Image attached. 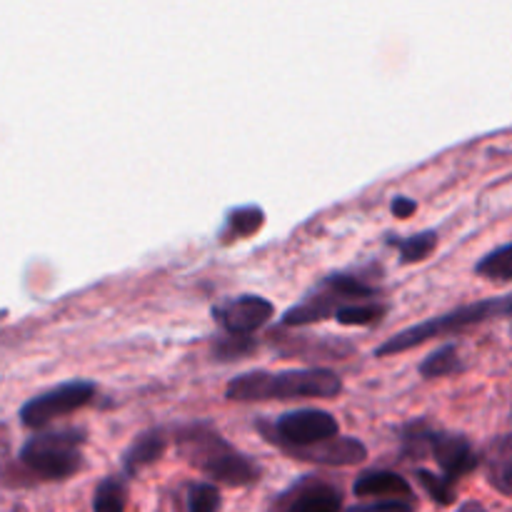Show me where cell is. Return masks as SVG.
<instances>
[{
    "instance_id": "cell-1",
    "label": "cell",
    "mask_w": 512,
    "mask_h": 512,
    "mask_svg": "<svg viewBox=\"0 0 512 512\" xmlns=\"http://www.w3.org/2000/svg\"><path fill=\"white\" fill-rule=\"evenodd\" d=\"M170 438H173L180 458L200 470L213 485L250 488L263 475L258 460L240 453L230 440L220 435V430L210 420H190V423L175 425L170 428Z\"/></svg>"
},
{
    "instance_id": "cell-8",
    "label": "cell",
    "mask_w": 512,
    "mask_h": 512,
    "mask_svg": "<svg viewBox=\"0 0 512 512\" xmlns=\"http://www.w3.org/2000/svg\"><path fill=\"white\" fill-rule=\"evenodd\" d=\"M95 393H98V385L93 380H65V383L30 398L20 408V423L28 430H43L53 420L65 418V415L93 403Z\"/></svg>"
},
{
    "instance_id": "cell-19",
    "label": "cell",
    "mask_w": 512,
    "mask_h": 512,
    "mask_svg": "<svg viewBox=\"0 0 512 512\" xmlns=\"http://www.w3.org/2000/svg\"><path fill=\"white\" fill-rule=\"evenodd\" d=\"M388 315V305L370 300V303H350L345 308L335 310V323L345 325V328H370L378 325L380 320Z\"/></svg>"
},
{
    "instance_id": "cell-16",
    "label": "cell",
    "mask_w": 512,
    "mask_h": 512,
    "mask_svg": "<svg viewBox=\"0 0 512 512\" xmlns=\"http://www.w3.org/2000/svg\"><path fill=\"white\" fill-rule=\"evenodd\" d=\"M390 248H398L400 265H413L423 263L428 255H433V250L438 248V230H423V233L408 235V238H400V235H388Z\"/></svg>"
},
{
    "instance_id": "cell-3",
    "label": "cell",
    "mask_w": 512,
    "mask_h": 512,
    "mask_svg": "<svg viewBox=\"0 0 512 512\" xmlns=\"http://www.w3.org/2000/svg\"><path fill=\"white\" fill-rule=\"evenodd\" d=\"M88 433L83 428L40 430L20 448L18 460L33 483H60L83 470V445Z\"/></svg>"
},
{
    "instance_id": "cell-6",
    "label": "cell",
    "mask_w": 512,
    "mask_h": 512,
    "mask_svg": "<svg viewBox=\"0 0 512 512\" xmlns=\"http://www.w3.org/2000/svg\"><path fill=\"white\" fill-rule=\"evenodd\" d=\"M378 295V285L365 283L355 273H333L320 280L298 305L285 310L280 325L283 328H303V325L323 323V320L333 318L335 310L350 303H370Z\"/></svg>"
},
{
    "instance_id": "cell-17",
    "label": "cell",
    "mask_w": 512,
    "mask_h": 512,
    "mask_svg": "<svg viewBox=\"0 0 512 512\" xmlns=\"http://www.w3.org/2000/svg\"><path fill=\"white\" fill-rule=\"evenodd\" d=\"M465 370L463 358H460V348L458 343H448L443 348L433 350L428 358L420 363L418 373L420 378L425 380H440V378H448V375H458Z\"/></svg>"
},
{
    "instance_id": "cell-25",
    "label": "cell",
    "mask_w": 512,
    "mask_h": 512,
    "mask_svg": "<svg viewBox=\"0 0 512 512\" xmlns=\"http://www.w3.org/2000/svg\"><path fill=\"white\" fill-rule=\"evenodd\" d=\"M390 210H393L395 218H410V215L418 210V203H415L413 198H405V195H395L393 200H390Z\"/></svg>"
},
{
    "instance_id": "cell-12",
    "label": "cell",
    "mask_w": 512,
    "mask_h": 512,
    "mask_svg": "<svg viewBox=\"0 0 512 512\" xmlns=\"http://www.w3.org/2000/svg\"><path fill=\"white\" fill-rule=\"evenodd\" d=\"M355 498L378 500H415L413 485L395 470H368L353 483Z\"/></svg>"
},
{
    "instance_id": "cell-7",
    "label": "cell",
    "mask_w": 512,
    "mask_h": 512,
    "mask_svg": "<svg viewBox=\"0 0 512 512\" xmlns=\"http://www.w3.org/2000/svg\"><path fill=\"white\" fill-rule=\"evenodd\" d=\"M258 430L270 445H275L285 455L298 460L313 448H318V445L328 443V440L340 435L338 418L320 408L288 410V413H283L275 420L260 418Z\"/></svg>"
},
{
    "instance_id": "cell-5",
    "label": "cell",
    "mask_w": 512,
    "mask_h": 512,
    "mask_svg": "<svg viewBox=\"0 0 512 512\" xmlns=\"http://www.w3.org/2000/svg\"><path fill=\"white\" fill-rule=\"evenodd\" d=\"M403 455L405 458H423L433 455L440 473L448 483L458 485L465 475L480 465V453L473 448L470 438L450 430H440L428 420H410L403 428Z\"/></svg>"
},
{
    "instance_id": "cell-13",
    "label": "cell",
    "mask_w": 512,
    "mask_h": 512,
    "mask_svg": "<svg viewBox=\"0 0 512 512\" xmlns=\"http://www.w3.org/2000/svg\"><path fill=\"white\" fill-rule=\"evenodd\" d=\"M368 458V448L363 440L358 438H338L328 440V443L318 445L310 453H305L303 463H318V465H335V468H348V465H358Z\"/></svg>"
},
{
    "instance_id": "cell-26",
    "label": "cell",
    "mask_w": 512,
    "mask_h": 512,
    "mask_svg": "<svg viewBox=\"0 0 512 512\" xmlns=\"http://www.w3.org/2000/svg\"><path fill=\"white\" fill-rule=\"evenodd\" d=\"M455 512H488V508L483 503H478V500H468V503L460 505Z\"/></svg>"
},
{
    "instance_id": "cell-23",
    "label": "cell",
    "mask_w": 512,
    "mask_h": 512,
    "mask_svg": "<svg viewBox=\"0 0 512 512\" xmlns=\"http://www.w3.org/2000/svg\"><path fill=\"white\" fill-rule=\"evenodd\" d=\"M258 348V340L253 335H228L213 340V358L220 363H228V360H238L243 355H250Z\"/></svg>"
},
{
    "instance_id": "cell-4",
    "label": "cell",
    "mask_w": 512,
    "mask_h": 512,
    "mask_svg": "<svg viewBox=\"0 0 512 512\" xmlns=\"http://www.w3.org/2000/svg\"><path fill=\"white\" fill-rule=\"evenodd\" d=\"M510 313H512L510 295H500V298H485V300H478V303L460 305V308L448 310V313L438 315V318L423 320V323L400 330V333H395L393 338L383 340V343L375 348V358H390V355L413 350L418 348V345L430 343V340L443 338V335H453V333H460V330H468L473 328V325L485 323V320L510 318Z\"/></svg>"
},
{
    "instance_id": "cell-20",
    "label": "cell",
    "mask_w": 512,
    "mask_h": 512,
    "mask_svg": "<svg viewBox=\"0 0 512 512\" xmlns=\"http://www.w3.org/2000/svg\"><path fill=\"white\" fill-rule=\"evenodd\" d=\"M510 253H512L510 243H503V245H498L495 250H490L488 255H483V258L478 260V265H475V275L495 280V283H510L512 280Z\"/></svg>"
},
{
    "instance_id": "cell-21",
    "label": "cell",
    "mask_w": 512,
    "mask_h": 512,
    "mask_svg": "<svg viewBox=\"0 0 512 512\" xmlns=\"http://www.w3.org/2000/svg\"><path fill=\"white\" fill-rule=\"evenodd\" d=\"M220 508H223V495H220L218 485L208 483V480L190 485L185 512H220Z\"/></svg>"
},
{
    "instance_id": "cell-18",
    "label": "cell",
    "mask_w": 512,
    "mask_h": 512,
    "mask_svg": "<svg viewBox=\"0 0 512 512\" xmlns=\"http://www.w3.org/2000/svg\"><path fill=\"white\" fill-rule=\"evenodd\" d=\"M128 505V478L108 475L93 493V512H125Z\"/></svg>"
},
{
    "instance_id": "cell-10",
    "label": "cell",
    "mask_w": 512,
    "mask_h": 512,
    "mask_svg": "<svg viewBox=\"0 0 512 512\" xmlns=\"http://www.w3.org/2000/svg\"><path fill=\"white\" fill-rule=\"evenodd\" d=\"M275 308L263 295H235L213 305L210 315L228 335H253L273 318Z\"/></svg>"
},
{
    "instance_id": "cell-14",
    "label": "cell",
    "mask_w": 512,
    "mask_h": 512,
    "mask_svg": "<svg viewBox=\"0 0 512 512\" xmlns=\"http://www.w3.org/2000/svg\"><path fill=\"white\" fill-rule=\"evenodd\" d=\"M480 463L488 470V480L500 495H512V440L510 435H500L480 455Z\"/></svg>"
},
{
    "instance_id": "cell-11",
    "label": "cell",
    "mask_w": 512,
    "mask_h": 512,
    "mask_svg": "<svg viewBox=\"0 0 512 512\" xmlns=\"http://www.w3.org/2000/svg\"><path fill=\"white\" fill-rule=\"evenodd\" d=\"M170 445V430L168 428H148L133 440V443L125 448L120 465H123V478H135L138 473H143L145 468L158 463L165 455Z\"/></svg>"
},
{
    "instance_id": "cell-2",
    "label": "cell",
    "mask_w": 512,
    "mask_h": 512,
    "mask_svg": "<svg viewBox=\"0 0 512 512\" xmlns=\"http://www.w3.org/2000/svg\"><path fill=\"white\" fill-rule=\"evenodd\" d=\"M343 380L328 368L293 370H248L225 385V400L230 403H268V400L300 398H338Z\"/></svg>"
},
{
    "instance_id": "cell-15",
    "label": "cell",
    "mask_w": 512,
    "mask_h": 512,
    "mask_svg": "<svg viewBox=\"0 0 512 512\" xmlns=\"http://www.w3.org/2000/svg\"><path fill=\"white\" fill-rule=\"evenodd\" d=\"M265 225V210L260 205H240V208L228 210L225 215V225L220 230V240L225 245L238 243L243 238H253L255 233H260V228Z\"/></svg>"
},
{
    "instance_id": "cell-9",
    "label": "cell",
    "mask_w": 512,
    "mask_h": 512,
    "mask_svg": "<svg viewBox=\"0 0 512 512\" xmlns=\"http://www.w3.org/2000/svg\"><path fill=\"white\" fill-rule=\"evenodd\" d=\"M273 512H343V490L320 475H305L275 500Z\"/></svg>"
},
{
    "instance_id": "cell-22",
    "label": "cell",
    "mask_w": 512,
    "mask_h": 512,
    "mask_svg": "<svg viewBox=\"0 0 512 512\" xmlns=\"http://www.w3.org/2000/svg\"><path fill=\"white\" fill-rule=\"evenodd\" d=\"M415 478H418V483L423 485L425 493L430 495V500H433L435 505H440V508H448V505H453L455 498H458V490H455V485L448 483L443 475L433 473V470L418 468L415 470Z\"/></svg>"
},
{
    "instance_id": "cell-24",
    "label": "cell",
    "mask_w": 512,
    "mask_h": 512,
    "mask_svg": "<svg viewBox=\"0 0 512 512\" xmlns=\"http://www.w3.org/2000/svg\"><path fill=\"white\" fill-rule=\"evenodd\" d=\"M343 512H415V500H373L360 503Z\"/></svg>"
}]
</instances>
